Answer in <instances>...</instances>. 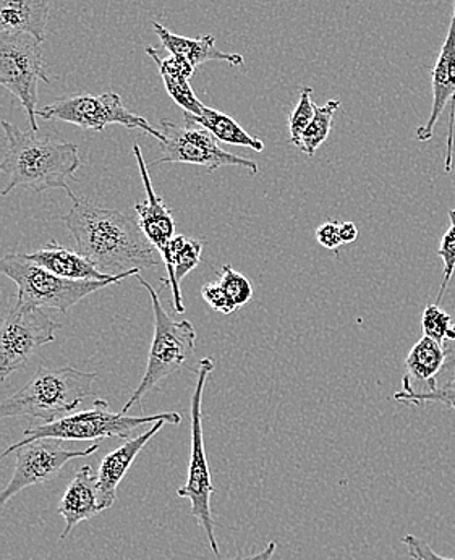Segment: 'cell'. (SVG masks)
Here are the masks:
<instances>
[{"label":"cell","mask_w":455,"mask_h":560,"mask_svg":"<svg viewBox=\"0 0 455 560\" xmlns=\"http://www.w3.org/2000/svg\"><path fill=\"white\" fill-rule=\"evenodd\" d=\"M135 160L138 162L141 180H143L144 190H147V200L135 205V212L138 215V224L141 231L147 235L151 245L160 252L164 265L168 272V287L172 290V300H174V310L177 313H185L184 300H182L180 283L175 280L174 266H172L171 245L175 237V221L171 209L167 208L163 198L154 191L151 184L150 172H148L147 162L143 160V153L138 144L133 147Z\"/></svg>","instance_id":"4fadbf2b"},{"label":"cell","mask_w":455,"mask_h":560,"mask_svg":"<svg viewBox=\"0 0 455 560\" xmlns=\"http://www.w3.org/2000/svg\"><path fill=\"white\" fill-rule=\"evenodd\" d=\"M212 371H214V361L209 357L201 359L198 363L197 384H195L194 396H191V447L188 477L187 482L178 488L177 495L191 502V515L197 518L198 525L207 533L212 555L221 560L214 522H212L211 495L214 494V486H212L211 474H209L207 448H205L203 413H201L205 387H207L208 377Z\"/></svg>","instance_id":"52a82bcc"},{"label":"cell","mask_w":455,"mask_h":560,"mask_svg":"<svg viewBox=\"0 0 455 560\" xmlns=\"http://www.w3.org/2000/svg\"><path fill=\"white\" fill-rule=\"evenodd\" d=\"M140 285L150 293L151 305L154 312V337L148 353L147 371L130 399L122 407V413L127 415L133 405L140 404L161 381L177 373L195 352L197 343V330L190 320H177L164 310L160 295L151 283L140 278Z\"/></svg>","instance_id":"5b68a950"},{"label":"cell","mask_w":455,"mask_h":560,"mask_svg":"<svg viewBox=\"0 0 455 560\" xmlns=\"http://www.w3.org/2000/svg\"><path fill=\"white\" fill-rule=\"evenodd\" d=\"M431 86H433V106H431L430 117L427 124L415 131V137L420 141H430L434 137L438 120L443 116L447 104L455 101V10L450 33L431 72Z\"/></svg>","instance_id":"9a60e30c"},{"label":"cell","mask_w":455,"mask_h":560,"mask_svg":"<svg viewBox=\"0 0 455 560\" xmlns=\"http://www.w3.org/2000/svg\"><path fill=\"white\" fill-rule=\"evenodd\" d=\"M164 424H167L166 420L156 421V423L151 424L150 430L144 431L140 436L131 438V440L124 442L120 447H117L116 451L110 452V454L103 458L96 471L97 498H100L101 511H107V509L113 508L117 499V488H119L120 481L124 480L125 475L130 470L138 454L147 447L148 442L153 440L163 430Z\"/></svg>","instance_id":"5bb4252c"},{"label":"cell","mask_w":455,"mask_h":560,"mask_svg":"<svg viewBox=\"0 0 455 560\" xmlns=\"http://www.w3.org/2000/svg\"><path fill=\"white\" fill-rule=\"evenodd\" d=\"M161 420H166L168 424H180L182 417L175 411L151 415V417H131L122 411L114 413L106 400L96 399L90 410L67 415L52 423L33 424L25 430L20 444L43 440V438L60 441H96L109 440V438L127 440L138 428Z\"/></svg>","instance_id":"8992f818"},{"label":"cell","mask_w":455,"mask_h":560,"mask_svg":"<svg viewBox=\"0 0 455 560\" xmlns=\"http://www.w3.org/2000/svg\"><path fill=\"white\" fill-rule=\"evenodd\" d=\"M184 120L191 121V124L200 125L207 128L209 133L221 141V143L232 144V147L248 148L255 153L265 151V143L258 137L247 133L241 125L237 124L228 114L219 113V110L211 109L205 106L203 113L200 116H191V114L184 113Z\"/></svg>","instance_id":"44dd1931"},{"label":"cell","mask_w":455,"mask_h":560,"mask_svg":"<svg viewBox=\"0 0 455 560\" xmlns=\"http://www.w3.org/2000/svg\"><path fill=\"white\" fill-rule=\"evenodd\" d=\"M49 0H0V33L32 35L46 39Z\"/></svg>","instance_id":"ffe728a7"},{"label":"cell","mask_w":455,"mask_h":560,"mask_svg":"<svg viewBox=\"0 0 455 560\" xmlns=\"http://www.w3.org/2000/svg\"><path fill=\"white\" fill-rule=\"evenodd\" d=\"M224 292L228 293L231 302L234 303L235 310L244 308L253 299L252 282L241 272L235 271L231 265L222 266L221 276H219Z\"/></svg>","instance_id":"484cf974"},{"label":"cell","mask_w":455,"mask_h":560,"mask_svg":"<svg viewBox=\"0 0 455 560\" xmlns=\"http://www.w3.org/2000/svg\"><path fill=\"white\" fill-rule=\"evenodd\" d=\"M444 363H446V352L443 343L427 336L415 343L406 359L409 376L424 384L440 376Z\"/></svg>","instance_id":"7402d4cb"},{"label":"cell","mask_w":455,"mask_h":560,"mask_svg":"<svg viewBox=\"0 0 455 560\" xmlns=\"http://www.w3.org/2000/svg\"><path fill=\"white\" fill-rule=\"evenodd\" d=\"M454 10H455V0H454Z\"/></svg>","instance_id":"74e56055"},{"label":"cell","mask_w":455,"mask_h":560,"mask_svg":"<svg viewBox=\"0 0 455 560\" xmlns=\"http://www.w3.org/2000/svg\"><path fill=\"white\" fill-rule=\"evenodd\" d=\"M153 30L171 56L187 60L195 69L203 66V63L212 62V60L234 67L244 66V57L241 54L222 52L221 49H218L215 38L212 35H205L197 39L185 38V36L168 32L166 26L158 22H153Z\"/></svg>","instance_id":"e0dca14e"},{"label":"cell","mask_w":455,"mask_h":560,"mask_svg":"<svg viewBox=\"0 0 455 560\" xmlns=\"http://www.w3.org/2000/svg\"><path fill=\"white\" fill-rule=\"evenodd\" d=\"M0 275L16 283V299L22 302L66 313L91 293L122 282L130 276H140V269L122 272L107 280H70L52 275L36 262L30 261L25 255L13 253L0 258Z\"/></svg>","instance_id":"277c9868"},{"label":"cell","mask_w":455,"mask_h":560,"mask_svg":"<svg viewBox=\"0 0 455 560\" xmlns=\"http://www.w3.org/2000/svg\"><path fill=\"white\" fill-rule=\"evenodd\" d=\"M201 296H203L205 302H207L214 312L222 313V315H232V313L237 312L234 303L231 302L228 293L224 292V289H222L219 282H211L203 285Z\"/></svg>","instance_id":"f546056e"},{"label":"cell","mask_w":455,"mask_h":560,"mask_svg":"<svg viewBox=\"0 0 455 560\" xmlns=\"http://www.w3.org/2000/svg\"><path fill=\"white\" fill-rule=\"evenodd\" d=\"M402 541L404 545L407 546V549H409L410 556H417V558L423 560H455L438 555V552H434L433 549L430 548V545H427L423 539L417 538V536H404Z\"/></svg>","instance_id":"1f68e13d"},{"label":"cell","mask_w":455,"mask_h":560,"mask_svg":"<svg viewBox=\"0 0 455 560\" xmlns=\"http://www.w3.org/2000/svg\"><path fill=\"white\" fill-rule=\"evenodd\" d=\"M97 374L73 366H42L33 380L0 401V420L25 417L52 423L72 413L93 389Z\"/></svg>","instance_id":"3957f363"},{"label":"cell","mask_w":455,"mask_h":560,"mask_svg":"<svg viewBox=\"0 0 455 560\" xmlns=\"http://www.w3.org/2000/svg\"><path fill=\"white\" fill-rule=\"evenodd\" d=\"M57 512L66 521L60 539H66L80 522L90 521L103 512L97 498V474L91 465H84L77 471L60 499Z\"/></svg>","instance_id":"2e32d148"},{"label":"cell","mask_w":455,"mask_h":560,"mask_svg":"<svg viewBox=\"0 0 455 560\" xmlns=\"http://www.w3.org/2000/svg\"><path fill=\"white\" fill-rule=\"evenodd\" d=\"M451 228L447 229L446 234L441 238V246L438 249V256L443 259V280H441L440 292L436 296V305H440L450 287L451 279H453L455 271V209L450 212Z\"/></svg>","instance_id":"83f0119b"},{"label":"cell","mask_w":455,"mask_h":560,"mask_svg":"<svg viewBox=\"0 0 455 560\" xmlns=\"http://www.w3.org/2000/svg\"><path fill=\"white\" fill-rule=\"evenodd\" d=\"M160 131L163 133V140L160 141L161 156L154 164H194L207 167L209 172L234 165L247 168L252 175L259 172L255 161L222 150L219 141L200 125L197 127V124L185 120L184 125H178L161 119Z\"/></svg>","instance_id":"30bf717a"},{"label":"cell","mask_w":455,"mask_h":560,"mask_svg":"<svg viewBox=\"0 0 455 560\" xmlns=\"http://www.w3.org/2000/svg\"><path fill=\"white\" fill-rule=\"evenodd\" d=\"M30 261L36 262L52 275L70 280H107L113 276L104 275L82 253L63 248L56 241L47 243L38 252L25 253Z\"/></svg>","instance_id":"ac0fdd59"},{"label":"cell","mask_w":455,"mask_h":560,"mask_svg":"<svg viewBox=\"0 0 455 560\" xmlns=\"http://www.w3.org/2000/svg\"><path fill=\"white\" fill-rule=\"evenodd\" d=\"M339 107V100H331L328 101L325 106L316 107L315 117L310 121L306 130L303 131L299 147H296L302 153H305L306 156H315L316 151L328 140L329 133H331L334 116H336Z\"/></svg>","instance_id":"cb8c5ba5"},{"label":"cell","mask_w":455,"mask_h":560,"mask_svg":"<svg viewBox=\"0 0 455 560\" xmlns=\"http://www.w3.org/2000/svg\"><path fill=\"white\" fill-rule=\"evenodd\" d=\"M59 327L42 306L15 299L0 324V384L23 370L43 346L54 342Z\"/></svg>","instance_id":"9c48e42d"},{"label":"cell","mask_w":455,"mask_h":560,"mask_svg":"<svg viewBox=\"0 0 455 560\" xmlns=\"http://www.w3.org/2000/svg\"><path fill=\"white\" fill-rule=\"evenodd\" d=\"M340 238L342 243H353L359 238V229L353 222H342L339 225Z\"/></svg>","instance_id":"d6a6232c"},{"label":"cell","mask_w":455,"mask_h":560,"mask_svg":"<svg viewBox=\"0 0 455 560\" xmlns=\"http://www.w3.org/2000/svg\"><path fill=\"white\" fill-rule=\"evenodd\" d=\"M394 400L406 405L441 404L455 410V373L447 374V380H433L424 384L423 390H417L410 383V376H404L402 389L394 394Z\"/></svg>","instance_id":"603a6c76"},{"label":"cell","mask_w":455,"mask_h":560,"mask_svg":"<svg viewBox=\"0 0 455 560\" xmlns=\"http://www.w3.org/2000/svg\"><path fill=\"white\" fill-rule=\"evenodd\" d=\"M444 352H446V363H444V368L441 373H455V340L454 342H446V346H444Z\"/></svg>","instance_id":"e575fe53"},{"label":"cell","mask_w":455,"mask_h":560,"mask_svg":"<svg viewBox=\"0 0 455 560\" xmlns=\"http://www.w3.org/2000/svg\"><path fill=\"white\" fill-rule=\"evenodd\" d=\"M410 558H412L413 560H423V559L417 558V556H410Z\"/></svg>","instance_id":"8d00e7d4"},{"label":"cell","mask_w":455,"mask_h":560,"mask_svg":"<svg viewBox=\"0 0 455 560\" xmlns=\"http://www.w3.org/2000/svg\"><path fill=\"white\" fill-rule=\"evenodd\" d=\"M147 54L156 62L167 94L175 101V104L191 116H200L203 113L205 104L198 100L190 86V80L194 79L197 69L177 56H168L163 59L153 46L147 47Z\"/></svg>","instance_id":"d6986e66"},{"label":"cell","mask_w":455,"mask_h":560,"mask_svg":"<svg viewBox=\"0 0 455 560\" xmlns=\"http://www.w3.org/2000/svg\"><path fill=\"white\" fill-rule=\"evenodd\" d=\"M339 225V222L336 221H328L319 225L316 229V241L319 242V245L332 249V252H339V246L343 245L342 238H340Z\"/></svg>","instance_id":"4dcf8cb0"},{"label":"cell","mask_w":455,"mask_h":560,"mask_svg":"<svg viewBox=\"0 0 455 560\" xmlns=\"http://www.w3.org/2000/svg\"><path fill=\"white\" fill-rule=\"evenodd\" d=\"M72 200L63 224L75 241L77 252L101 272L117 276L133 269H154L163 261L133 218L83 198Z\"/></svg>","instance_id":"6da1fadb"},{"label":"cell","mask_w":455,"mask_h":560,"mask_svg":"<svg viewBox=\"0 0 455 560\" xmlns=\"http://www.w3.org/2000/svg\"><path fill=\"white\" fill-rule=\"evenodd\" d=\"M455 340V320L451 324L450 330L446 334V342H454Z\"/></svg>","instance_id":"d590c367"},{"label":"cell","mask_w":455,"mask_h":560,"mask_svg":"<svg viewBox=\"0 0 455 560\" xmlns=\"http://www.w3.org/2000/svg\"><path fill=\"white\" fill-rule=\"evenodd\" d=\"M38 117L44 120H60L77 125L83 130L103 131L109 125H122L128 130L147 131L158 141L163 140V133L150 125V121L137 114L130 113L124 106L122 97L117 93L79 94L54 101L38 110Z\"/></svg>","instance_id":"7c38bea8"},{"label":"cell","mask_w":455,"mask_h":560,"mask_svg":"<svg viewBox=\"0 0 455 560\" xmlns=\"http://www.w3.org/2000/svg\"><path fill=\"white\" fill-rule=\"evenodd\" d=\"M100 448L101 444L96 442L91 447L70 451L63 447L62 441L49 438L10 445L0 454V460L7 455L15 454V470L9 485L0 491V509L23 489L52 481L73 458L88 457L96 454Z\"/></svg>","instance_id":"8fae6325"},{"label":"cell","mask_w":455,"mask_h":560,"mask_svg":"<svg viewBox=\"0 0 455 560\" xmlns=\"http://www.w3.org/2000/svg\"><path fill=\"white\" fill-rule=\"evenodd\" d=\"M203 243L185 235H175L171 245L172 266H174L175 280L182 282L201 261Z\"/></svg>","instance_id":"d4e9b609"},{"label":"cell","mask_w":455,"mask_h":560,"mask_svg":"<svg viewBox=\"0 0 455 560\" xmlns=\"http://www.w3.org/2000/svg\"><path fill=\"white\" fill-rule=\"evenodd\" d=\"M0 125L7 138L0 172L9 177L5 187L0 190L2 197L12 194L16 187H25L36 194L60 188L70 198L75 197L67 182L77 180V171L82 165L75 143H67L39 131H22L7 120Z\"/></svg>","instance_id":"7a4b0ae2"},{"label":"cell","mask_w":455,"mask_h":560,"mask_svg":"<svg viewBox=\"0 0 455 560\" xmlns=\"http://www.w3.org/2000/svg\"><path fill=\"white\" fill-rule=\"evenodd\" d=\"M42 40L32 35L0 33V86L19 100L30 121V130L38 128L39 81L49 84Z\"/></svg>","instance_id":"ba28073f"},{"label":"cell","mask_w":455,"mask_h":560,"mask_svg":"<svg viewBox=\"0 0 455 560\" xmlns=\"http://www.w3.org/2000/svg\"><path fill=\"white\" fill-rule=\"evenodd\" d=\"M451 324H453L451 315L443 312L436 303L428 305L427 308H424L423 319H421L424 336L443 343L444 340H446V334L447 330H450Z\"/></svg>","instance_id":"f1b7e54d"},{"label":"cell","mask_w":455,"mask_h":560,"mask_svg":"<svg viewBox=\"0 0 455 560\" xmlns=\"http://www.w3.org/2000/svg\"><path fill=\"white\" fill-rule=\"evenodd\" d=\"M276 548H278V545H276L275 541H271L268 542V546H266L261 552H256V555L253 556H238V558L231 560H271L272 556H275Z\"/></svg>","instance_id":"836d02e7"},{"label":"cell","mask_w":455,"mask_h":560,"mask_svg":"<svg viewBox=\"0 0 455 560\" xmlns=\"http://www.w3.org/2000/svg\"><path fill=\"white\" fill-rule=\"evenodd\" d=\"M313 90L310 86H303L300 90V100L293 113L289 117V135L290 143L299 147L300 138L303 131L308 127L310 121L313 120L316 113V106L312 100Z\"/></svg>","instance_id":"4316f807"}]
</instances>
